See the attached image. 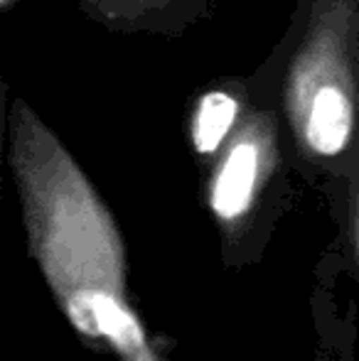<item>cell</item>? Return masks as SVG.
Here are the masks:
<instances>
[{"label":"cell","mask_w":359,"mask_h":361,"mask_svg":"<svg viewBox=\"0 0 359 361\" xmlns=\"http://www.w3.org/2000/svg\"><path fill=\"white\" fill-rule=\"evenodd\" d=\"M214 0H77L87 20L114 35L178 39L209 15Z\"/></svg>","instance_id":"7a4b0ae2"},{"label":"cell","mask_w":359,"mask_h":361,"mask_svg":"<svg viewBox=\"0 0 359 361\" xmlns=\"http://www.w3.org/2000/svg\"><path fill=\"white\" fill-rule=\"evenodd\" d=\"M246 76H217L190 96L187 135L197 157L209 160L249 109Z\"/></svg>","instance_id":"3957f363"},{"label":"cell","mask_w":359,"mask_h":361,"mask_svg":"<svg viewBox=\"0 0 359 361\" xmlns=\"http://www.w3.org/2000/svg\"><path fill=\"white\" fill-rule=\"evenodd\" d=\"M15 5V0H0V10H8V8H13Z\"/></svg>","instance_id":"5b68a950"},{"label":"cell","mask_w":359,"mask_h":361,"mask_svg":"<svg viewBox=\"0 0 359 361\" xmlns=\"http://www.w3.org/2000/svg\"><path fill=\"white\" fill-rule=\"evenodd\" d=\"M246 89L251 104L278 114L303 167L357 175L359 0H296L288 27L246 76Z\"/></svg>","instance_id":"6da1fadb"},{"label":"cell","mask_w":359,"mask_h":361,"mask_svg":"<svg viewBox=\"0 0 359 361\" xmlns=\"http://www.w3.org/2000/svg\"><path fill=\"white\" fill-rule=\"evenodd\" d=\"M8 106H10V84L0 74V165H3L5 145H8Z\"/></svg>","instance_id":"277c9868"}]
</instances>
